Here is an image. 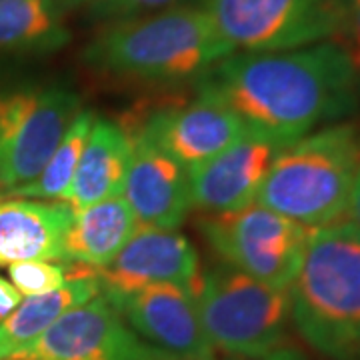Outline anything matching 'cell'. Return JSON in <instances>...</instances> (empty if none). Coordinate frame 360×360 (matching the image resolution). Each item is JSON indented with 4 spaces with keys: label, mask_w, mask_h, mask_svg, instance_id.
<instances>
[{
    "label": "cell",
    "mask_w": 360,
    "mask_h": 360,
    "mask_svg": "<svg viewBox=\"0 0 360 360\" xmlns=\"http://www.w3.org/2000/svg\"><path fill=\"white\" fill-rule=\"evenodd\" d=\"M196 89L245 129L292 144L356 110L360 70L345 44L326 40L295 51L234 52L196 80Z\"/></svg>",
    "instance_id": "6da1fadb"
},
{
    "label": "cell",
    "mask_w": 360,
    "mask_h": 360,
    "mask_svg": "<svg viewBox=\"0 0 360 360\" xmlns=\"http://www.w3.org/2000/svg\"><path fill=\"white\" fill-rule=\"evenodd\" d=\"M234 54L202 6L108 22L84 49V63L98 72L148 84L200 80Z\"/></svg>",
    "instance_id": "7a4b0ae2"
},
{
    "label": "cell",
    "mask_w": 360,
    "mask_h": 360,
    "mask_svg": "<svg viewBox=\"0 0 360 360\" xmlns=\"http://www.w3.org/2000/svg\"><path fill=\"white\" fill-rule=\"evenodd\" d=\"M290 321L330 360L360 359V226L342 220L314 229L295 283Z\"/></svg>",
    "instance_id": "3957f363"
},
{
    "label": "cell",
    "mask_w": 360,
    "mask_h": 360,
    "mask_svg": "<svg viewBox=\"0 0 360 360\" xmlns=\"http://www.w3.org/2000/svg\"><path fill=\"white\" fill-rule=\"evenodd\" d=\"M360 170V129L333 122L284 146L258 191L257 202L307 229L348 217Z\"/></svg>",
    "instance_id": "277c9868"
},
{
    "label": "cell",
    "mask_w": 360,
    "mask_h": 360,
    "mask_svg": "<svg viewBox=\"0 0 360 360\" xmlns=\"http://www.w3.org/2000/svg\"><path fill=\"white\" fill-rule=\"evenodd\" d=\"M196 309L212 347L232 356L260 360L283 347L290 322V296L231 264L198 274Z\"/></svg>",
    "instance_id": "5b68a950"
},
{
    "label": "cell",
    "mask_w": 360,
    "mask_h": 360,
    "mask_svg": "<svg viewBox=\"0 0 360 360\" xmlns=\"http://www.w3.org/2000/svg\"><path fill=\"white\" fill-rule=\"evenodd\" d=\"M234 52L295 51L342 34V0H200Z\"/></svg>",
    "instance_id": "8992f818"
},
{
    "label": "cell",
    "mask_w": 360,
    "mask_h": 360,
    "mask_svg": "<svg viewBox=\"0 0 360 360\" xmlns=\"http://www.w3.org/2000/svg\"><path fill=\"white\" fill-rule=\"evenodd\" d=\"M312 231L258 202L200 219L205 240L226 264L284 290L295 283Z\"/></svg>",
    "instance_id": "52a82bcc"
},
{
    "label": "cell",
    "mask_w": 360,
    "mask_h": 360,
    "mask_svg": "<svg viewBox=\"0 0 360 360\" xmlns=\"http://www.w3.org/2000/svg\"><path fill=\"white\" fill-rule=\"evenodd\" d=\"M80 110V96L65 86L0 94V191L37 179Z\"/></svg>",
    "instance_id": "ba28073f"
},
{
    "label": "cell",
    "mask_w": 360,
    "mask_h": 360,
    "mask_svg": "<svg viewBox=\"0 0 360 360\" xmlns=\"http://www.w3.org/2000/svg\"><path fill=\"white\" fill-rule=\"evenodd\" d=\"M8 360H176L136 335L101 292Z\"/></svg>",
    "instance_id": "9c48e42d"
},
{
    "label": "cell",
    "mask_w": 360,
    "mask_h": 360,
    "mask_svg": "<svg viewBox=\"0 0 360 360\" xmlns=\"http://www.w3.org/2000/svg\"><path fill=\"white\" fill-rule=\"evenodd\" d=\"M130 328L176 360H217L193 290L176 284H153L132 292H103Z\"/></svg>",
    "instance_id": "30bf717a"
},
{
    "label": "cell",
    "mask_w": 360,
    "mask_h": 360,
    "mask_svg": "<svg viewBox=\"0 0 360 360\" xmlns=\"http://www.w3.org/2000/svg\"><path fill=\"white\" fill-rule=\"evenodd\" d=\"M284 146L288 144L257 130H243L222 153L188 168L193 208L206 214H220L257 202L258 191Z\"/></svg>",
    "instance_id": "8fae6325"
},
{
    "label": "cell",
    "mask_w": 360,
    "mask_h": 360,
    "mask_svg": "<svg viewBox=\"0 0 360 360\" xmlns=\"http://www.w3.org/2000/svg\"><path fill=\"white\" fill-rule=\"evenodd\" d=\"M127 130L132 150L122 196L139 224L158 231H176L193 210L188 170L156 146L144 132L139 129Z\"/></svg>",
    "instance_id": "7c38bea8"
},
{
    "label": "cell",
    "mask_w": 360,
    "mask_h": 360,
    "mask_svg": "<svg viewBox=\"0 0 360 360\" xmlns=\"http://www.w3.org/2000/svg\"><path fill=\"white\" fill-rule=\"evenodd\" d=\"M198 274V255L186 236L142 224L115 260L94 272L101 292H132L153 284L193 290Z\"/></svg>",
    "instance_id": "4fadbf2b"
},
{
    "label": "cell",
    "mask_w": 360,
    "mask_h": 360,
    "mask_svg": "<svg viewBox=\"0 0 360 360\" xmlns=\"http://www.w3.org/2000/svg\"><path fill=\"white\" fill-rule=\"evenodd\" d=\"M139 130L188 170L231 146L245 124L226 106L198 94L191 103L156 108Z\"/></svg>",
    "instance_id": "5bb4252c"
},
{
    "label": "cell",
    "mask_w": 360,
    "mask_h": 360,
    "mask_svg": "<svg viewBox=\"0 0 360 360\" xmlns=\"http://www.w3.org/2000/svg\"><path fill=\"white\" fill-rule=\"evenodd\" d=\"M75 208L63 200L0 198V266L65 262V236Z\"/></svg>",
    "instance_id": "9a60e30c"
},
{
    "label": "cell",
    "mask_w": 360,
    "mask_h": 360,
    "mask_svg": "<svg viewBox=\"0 0 360 360\" xmlns=\"http://www.w3.org/2000/svg\"><path fill=\"white\" fill-rule=\"evenodd\" d=\"M129 130L108 118L94 116L84 150L65 200L75 210L122 196L130 162Z\"/></svg>",
    "instance_id": "2e32d148"
},
{
    "label": "cell",
    "mask_w": 360,
    "mask_h": 360,
    "mask_svg": "<svg viewBox=\"0 0 360 360\" xmlns=\"http://www.w3.org/2000/svg\"><path fill=\"white\" fill-rule=\"evenodd\" d=\"M139 229L124 196L75 210L65 236V262L86 272L108 266Z\"/></svg>",
    "instance_id": "e0dca14e"
},
{
    "label": "cell",
    "mask_w": 360,
    "mask_h": 360,
    "mask_svg": "<svg viewBox=\"0 0 360 360\" xmlns=\"http://www.w3.org/2000/svg\"><path fill=\"white\" fill-rule=\"evenodd\" d=\"M101 295L94 274H77L46 295L26 296L16 309L0 322V360H8L30 348L65 312Z\"/></svg>",
    "instance_id": "ac0fdd59"
},
{
    "label": "cell",
    "mask_w": 360,
    "mask_h": 360,
    "mask_svg": "<svg viewBox=\"0 0 360 360\" xmlns=\"http://www.w3.org/2000/svg\"><path fill=\"white\" fill-rule=\"evenodd\" d=\"M58 0H0V51L54 52L70 40Z\"/></svg>",
    "instance_id": "d6986e66"
},
{
    "label": "cell",
    "mask_w": 360,
    "mask_h": 360,
    "mask_svg": "<svg viewBox=\"0 0 360 360\" xmlns=\"http://www.w3.org/2000/svg\"><path fill=\"white\" fill-rule=\"evenodd\" d=\"M92 122H94V115L82 108L70 122L63 141L56 146V150L52 153L44 168L40 170L39 176L4 196L34 198V200H65L66 191L70 188L72 179L77 174L78 160L84 150Z\"/></svg>",
    "instance_id": "ffe728a7"
},
{
    "label": "cell",
    "mask_w": 360,
    "mask_h": 360,
    "mask_svg": "<svg viewBox=\"0 0 360 360\" xmlns=\"http://www.w3.org/2000/svg\"><path fill=\"white\" fill-rule=\"evenodd\" d=\"M8 276H11V283L22 296L46 295V292L63 288L70 281L65 264L44 262V260H28V262L11 264Z\"/></svg>",
    "instance_id": "44dd1931"
},
{
    "label": "cell",
    "mask_w": 360,
    "mask_h": 360,
    "mask_svg": "<svg viewBox=\"0 0 360 360\" xmlns=\"http://www.w3.org/2000/svg\"><path fill=\"white\" fill-rule=\"evenodd\" d=\"M180 2L184 0H98L86 11L94 20L118 22V20H130V18L148 16L174 6H182Z\"/></svg>",
    "instance_id": "7402d4cb"
},
{
    "label": "cell",
    "mask_w": 360,
    "mask_h": 360,
    "mask_svg": "<svg viewBox=\"0 0 360 360\" xmlns=\"http://www.w3.org/2000/svg\"><path fill=\"white\" fill-rule=\"evenodd\" d=\"M342 8H345L342 34L336 42L347 46L360 68V0H342Z\"/></svg>",
    "instance_id": "603a6c76"
},
{
    "label": "cell",
    "mask_w": 360,
    "mask_h": 360,
    "mask_svg": "<svg viewBox=\"0 0 360 360\" xmlns=\"http://www.w3.org/2000/svg\"><path fill=\"white\" fill-rule=\"evenodd\" d=\"M20 302H22V295L16 290V286L11 281L0 276V322L4 321Z\"/></svg>",
    "instance_id": "cb8c5ba5"
},
{
    "label": "cell",
    "mask_w": 360,
    "mask_h": 360,
    "mask_svg": "<svg viewBox=\"0 0 360 360\" xmlns=\"http://www.w3.org/2000/svg\"><path fill=\"white\" fill-rule=\"evenodd\" d=\"M348 219L354 224L360 226V170L356 182H354V191H352V198H350V208H348Z\"/></svg>",
    "instance_id": "d4e9b609"
},
{
    "label": "cell",
    "mask_w": 360,
    "mask_h": 360,
    "mask_svg": "<svg viewBox=\"0 0 360 360\" xmlns=\"http://www.w3.org/2000/svg\"><path fill=\"white\" fill-rule=\"evenodd\" d=\"M260 360H304V359H302V354H300L298 350L281 347L278 350L270 352L269 356H264V359H260Z\"/></svg>",
    "instance_id": "484cf974"
},
{
    "label": "cell",
    "mask_w": 360,
    "mask_h": 360,
    "mask_svg": "<svg viewBox=\"0 0 360 360\" xmlns=\"http://www.w3.org/2000/svg\"><path fill=\"white\" fill-rule=\"evenodd\" d=\"M58 2H60V6L68 13V11H75V8H89V6H92L98 0H58Z\"/></svg>",
    "instance_id": "4316f807"
},
{
    "label": "cell",
    "mask_w": 360,
    "mask_h": 360,
    "mask_svg": "<svg viewBox=\"0 0 360 360\" xmlns=\"http://www.w3.org/2000/svg\"><path fill=\"white\" fill-rule=\"evenodd\" d=\"M0 198H2V194H0Z\"/></svg>",
    "instance_id": "83f0119b"
},
{
    "label": "cell",
    "mask_w": 360,
    "mask_h": 360,
    "mask_svg": "<svg viewBox=\"0 0 360 360\" xmlns=\"http://www.w3.org/2000/svg\"><path fill=\"white\" fill-rule=\"evenodd\" d=\"M359 70H360V68H359Z\"/></svg>",
    "instance_id": "f1b7e54d"
}]
</instances>
